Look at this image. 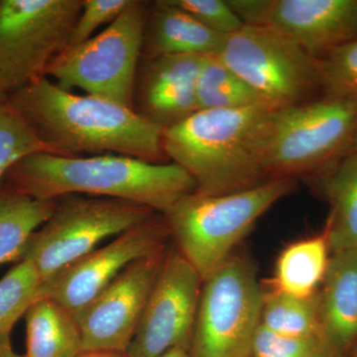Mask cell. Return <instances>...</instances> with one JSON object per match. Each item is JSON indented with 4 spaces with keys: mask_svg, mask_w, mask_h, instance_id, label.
Here are the masks:
<instances>
[{
    "mask_svg": "<svg viewBox=\"0 0 357 357\" xmlns=\"http://www.w3.org/2000/svg\"><path fill=\"white\" fill-rule=\"evenodd\" d=\"M52 154H117L164 163L163 128L144 115L42 77L6 96Z\"/></svg>",
    "mask_w": 357,
    "mask_h": 357,
    "instance_id": "1",
    "label": "cell"
},
{
    "mask_svg": "<svg viewBox=\"0 0 357 357\" xmlns=\"http://www.w3.org/2000/svg\"><path fill=\"white\" fill-rule=\"evenodd\" d=\"M9 187L35 199L70 195L122 199L164 215L197 191L191 176L175 163H153L117 154L62 156L39 152L25 157L6 178Z\"/></svg>",
    "mask_w": 357,
    "mask_h": 357,
    "instance_id": "2",
    "label": "cell"
},
{
    "mask_svg": "<svg viewBox=\"0 0 357 357\" xmlns=\"http://www.w3.org/2000/svg\"><path fill=\"white\" fill-rule=\"evenodd\" d=\"M265 105L202 109L163 129L164 153L182 167L204 196L243 191L266 182L259 144L269 112Z\"/></svg>",
    "mask_w": 357,
    "mask_h": 357,
    "instance_id": "3",
    "label": "cell"
},
{
    "mask_svg": "<svg viewBox=\"0 0 357 357\" xmlns=\"http://www.w3.org/2000/svg\"><path fill=\"white\" fill-rule=\"evenodd\" d=\"M295 188V178H272L230 192L185 196L166 215L178 251L206 280L232 255L257 220Z\"/></svg>",
    "mask_w": 357,
    "mask_h": 357,
    "instance_id": "4",
    "label": "cell"
},
{
    "mask_svg": "<svg viewBox=\"0 0 357 357\" xmlns=\"http://www.w3.org/2000/svg\"><path fill=\"white\" fill-rule=\"evenodd\" d=\"M357 103L325 98L269 112L259 144L266 180L295 178L325 169L347 153Z\"/></svg>",
    "mask_w": 357,
    "mask_h": 357,
    "instance_id": "5",
    "label": "cell"
},
{
    "mask_svg": "<svg viewBox=\"0 0 357 357\" xmlns=\"http://www.w3.org/2000/svg\"><path fill=\"white\" fill-rule=\"evenodd\" d=\"M148 4L130 0L121 15L84 43L68 47L52 61L46 77L61 88L134 110L138 63L142 56Z\"/></svg>",
    "mask_w": 357,
    "mask_h": 357,
    "instance_id": "6",
    "label": "cell"
},
{
    "mask_svg": "<svg viewBox=\"0 0 357 357\" xmlns=\"http://www.w3.org/2000/svg\"><path fill=\"white\" fill-rule=\"evenodd\" d=\"M155 213H158L122 199L63 197L51 217L28 239L20 261L31 262L43 284L105 239L114 238Z\"/></svg>",
    "mask_w": 357,
    "mask_h": 357,
    "instance_id": "7",
    "label": "cell"
},
{
    "mask_svg": "<svg viewBox=\"0 0 357 357\" xmlns=\"http://www.w3.org/2000/svg\"><path fill=\"white\" fill-rule=\"evenodd\" d=\"M264 291L252 261L230 256L202 284L191 357H250Z\"/></svg>",
    "mask_w": 357,
    "mask_h": 357,
    "instance_id": "8",
    "label": "cell"
},
{
    "mask_svg": "<svg viewBox=\"0 0 357 357\" xmlns=\"http://www.w3.org/2000/svg\"><path fill=\"white\" fill-rule=\"evenodd\" d=\"M81 10L82 0H0V93L46 77Z\"/></svg>",
    "mask_w": 357,
    "mask_h": 357,
    "instance_id": "9",
    "label": "cell"
},
{
    "mask_svg": "<svg viewBox=\"0 0 357 357\" xmlns=\"http://www.w3.org/2000/svg\"><path fill=\"white\" fill-rule=\"evenodd\" d=\"M217 56L272 109L307 102L319 88L317 59L270 28L244 25Z\"/></svg>",
    "mask_w": 357,
    "mask_h": 357,
    "instance_id": "10",
    "label": "cell"
},
{
    "mask_svg": "<svg viewBox=\"0 0 357 357\" xmlns=\"http://www.w3.org/2000/svg\"><path fill=\"white\" fill-rule=\"evenodd\" d=\"M169 237L171 232L165 218L155 213L44 282L40 298L56 301L75 314L95 299L129 265L165 252Z\"/></svg>",
    "mask_w": 357,
    "mask_h": 357,
    "instance_id": "11",
    "label": "cell"
},
{
    "mask_svg": "<svg viewBox=\"0 0 357 357\" xmlns=\"http://www.w3.org/2000/svg\"><path fill=\"white\" fill-rule=\"evenodd\" d=\"M202 284L184 256L178 250L168 253L126 356L161 357L174 349L189 351Z\"/></svg>",
    "mask_w": 357,
    "mask_h": 357,
    "instance_id": "12",
    "label": "cell"
},
{
    "mask_svg": "<svg viewBox=\"0 0 357 357\" xmlns=\"http://www.w3.org/2000/svg\"><path fill=\"white\" fill-rule=\"evenodd\" d=\"M166 256L167 251L133 262L75 312L83 352H128Z\"/></svg>",
    "mask_w": 357,
    "mask_h": 357,
    "instance_id": "13",
    "label": "cell"
},
{
    "mask_svg": "<svg viewBox=\"0 0 357 357\" xmlns=\"http://www.w3.org/2000/svg\"><path fill=\"white\" fill-rule=\"evenodd\" d=\"M244 24L262 26L312 57L357 37V0H227Z\"/></svg>",
    "mask_w": 357,
    "mask_h": 357,
    "instance_id": "14",
    "label": "cell"
},
{
    "mask_svg": "<svg viewBox=\"0 0 357 357\" xmlns=\"http://www.w3.org/2000/svg\"><path fill=\"white\" fill-rule=\"evenodd\" d=\"M202 56L146 59L140 79L142 115L165 129L198 112L197 82Z\"/></svg>",
    "mask_w": 357,
    "mask_h": 357,
    "instance_id": "15",
    "label": "cell"
},
{
    "mask_svg": "<svg viewBox=\"0 0 357 357\" xmlns=\"http://www.w3.org/2000/svg\"><path fill=\"white\" fill-rule=\"evenodd\" d=\"M321 340L337 357L357 342V251L333 252L319 291Z\"/></svg>",
    "mask_w": 357,
    "mask_h": 357,
    "instance_id": "16",
    "label": "cell"
},
{
    "mask_svg": "<svg viewBox=\"0 0 357 357\" xmlns=\"http://www.w3.org/2000/svg\"><path fill=\"white\" fill-rule=\"evenodd\" d=\"M225 37L211 31L173 0L155 2L148 14L143 50L147 59L218 55Z\"/></svg>",
    "mask_w": 357,
    "mask_h": 357,
    "instance_id": "17",
    "label": "cell"
},
{
    "mask_svg": "<svg viewBox=\"0 0 357 357\" xmlns=\"http://www.w3.org/2000/svg\"><path fill=\"white\" fill-rule=\"evenodd\" d=\"M23 357H77L83 354L74 314L56 301L39 298L26 312Z\"/></svg>",
    "mask_w": 357,
    "mask_h": 357,
    "instance_id": "18",
    "label": "cell"
},
{
    "mask_svg": "<svg viewBox=\"0 0 357 357\" xmlns=\"http://www.w3.org/2000/svg\"><path fill=\"white\" fill-rule=\"evenodd\" d=\"M328 234L294 241L277 258L272 290L297 298H311L319 293L331 256Z\"/></svg>",
    "mask_w": 357,
    "mask_h": 357,
    "instance_id": "19",
    "label": "cell"
},
{
    "mask_svg": "<svg viewBox=\"0 0 357 357\" xmlns=\"http://www.w3.org/2000/svg\"><path fill=\"white\" fill-rule=\"evenodd\" d=\"M323 176V190L332 204L326 234L333 252L357 251V154L349 151Z\"/></svg>",
    "mask_w": 357,
    "mask_h": 357,
    "instance_id": "20",
    "label": "cell"
},
{
    "mask_svg": "<svg viewBox=\"0 0 357 357\" xmlns=\"http://www.w3.org/2000/svg\"><path fill=\"white\" fill-rule=\"evenodd\" d=\"M55 201L39 199L9 187L0 192V264L20 261L29 237L55 210Z\"/></svg>",
    "mask_w": 357,
    "mask_h": 357,
    "instance_id": "21",
    "label": "cell"
},
{
    "mask_svg": "<svg viewBox=\"0 0 357 357\" xmlns=\"http://www.w3.org/2000/svg\"><path fill=\"white\" fill-rule=\"evenodd\" d=\"M197 98L199 110L268 107L261 96L217 55L203 58L197 82Z\"/></svg>",
    "mask_w": 357,
    "mask_h": 357,
    "instance_id": "22",
    "label": "cell"
},
{
    "mask_svg": "<svg viewBox=\"0 0 357 357\" xmlns=\"http://www.w3.org/2000/svg\"><path fill=\"white\" fill-rule=\"evenodd\" d=\"M261 326L288 337H319V293L297 298L271 290L264 293Z\"/></svg>",
    "mask_w": 357,
    "mask_h": 357,
    "instance_id": "23",
    "label": "cell"
},
{
    "mask_svg": "<svg viewBox=\"0 0 357 357\" xmlns=\"http://www.w3.org/2000/svg\"><path fill=\"white\" fill-rule=\"evenodd\" d=\"M41 277L31 262H17L0 280V337L13 326L40 298Z\"/></svg>",
    "mask_w": 357,
    "mask_h": 357,
    "instance_id": "24",
    "label": "cell"
},
{
    "mask_svg": "<svg viewBox=\"0 0 357 357\" xmlns=\"http://www.w3.org/2000/svg\"><path fill=\"white\" fill-rule=\"evenodd\" d=\"M52 153L4 93H0V181L16 163L34 153Z\"/></svg>",
    "mask_w": 357,
    "mask_h": 357,
    "instance_id": "25",
    "label": "cell"
},
{
    "mask_svg": "<svg viewBox=\"0 0 357 357\" xmlns=\"http://www.w3.org/2000/svg\"><path fill=\"white\" fill-rule=\"evenodd\" d=\"M317 68L326 98L357 103V37L317 59Z\"/></svg>",
    "mask_w": 357,
    "mask_h": 357,
    "instance_id": "26",
    "label": "cell"
},
{
    "mask_svg": "<svg viewBox=\"0 0 357 357\" xmlns=\"http://www.w3.org/2000/svg\"><path fill=\"white\" fill-rule=\"evenodd\" d=\"M250 357H335L319 337H288L271 332L260 324Z\"/></svg>",
    "mask_w": 357,
    "mask_h": 357,
    "instance_id": "27",
    "label": "cell"
},
{
    "mask_svg": "<svg viewBox=\"0 0 357 357\" xmlns=\"http://www.w3.org/2000/svg\"><path fill=\"white\" fill-rule=\"evenodd\" d=\"M211 31L227 37L243 29V21L225 0H173Z\"/></svg>",
    "mask_w": 357,
    "mask_h": 357,
    "instance_id": "28",
    "label": "cell"
},
{
    "mask_svg": "<svg viewBox=\"0 0 357 357\" xmlns=\"http://www.w3.org/2000/svg\"><path fill=\"white\" fill-rule=\"evenodd\" d=\"M130 0H82L77 18L68 47H74L91 39L100 26L114 22L128 6Z\"/></svg>",
    "mask_w": 357,
    "mask_h": 357,
    "instance_id": "29",
    "label": "cell"
},
{
    "mask_svg": "<svg viewBox=\"0 0 357 357\" xmlns=\"http://www.w3.org/2000/svg\"><path fill=\"white\" fill-rule=\"evenodd\" d=\"M0 357H23L14 351L10 335L0 337Z\"/></svg>",
    "mask_w": 357,
    "mask_h": 357,
    "instance_id": "30",
    "label": "cell"
},
{
    "mask_svg": "<svg viewBox=\"0 0 357 357\" xmlns=\"http://www.w3.org/2000/svg\"><path fill=\"white\" fill-rule=\"evenodd\" d=\"M77 357H128L126 354H119V352H83L81 356Z\"/></svg>",
    "mask_w": 357,
    "mask_h": 357,
    "instance_id": "31",
    "label": "cell"
},
{
    "mask_svg": "<svg viewBox=\"0 0 357 357\" xmlns=\"http://www.w3.org/2000/svg\"><path fill=\"white\" fill-rule=\"evenodd\" d=\"M161 357H191L190 356L189 351H185L184 349H174L168 352H166L163 356Z\"/></svg>",
    "mask_w": 357,
    "mask_h": 357,
    "instance_id": "32",
    "label": "cell"
},
{
    "mask_svg": "<svg viewBox=\"0 0 357 357\" xmlns=\"http://www.w3.org/2000/svg\"><path fill=\"white\" fill-rule=\"evenodd\" d=\"M349 151L354 152V153L357 154V122L356 128H354V135H352L351 148H349Z\"/></svg>",
    "mask_w": 357,
    "mask_h": 357,
    "instance_id": "33",
    "label": "cell"
},
{
    "mask_svg": "<svg viewBox=\"0 0 357 357\" xmlns=\"http://www.w3.org/2000/svg\"><path fill=\"white\" fill-rule=\"evenodd\" d=\"M354 357H357V342L356 344V351H354Z\"/></svg>",
    "mask_w": 357,
    "mask_h": 357,
    "instance_id": "34",
    "label": "cell"
}]
</instances>
